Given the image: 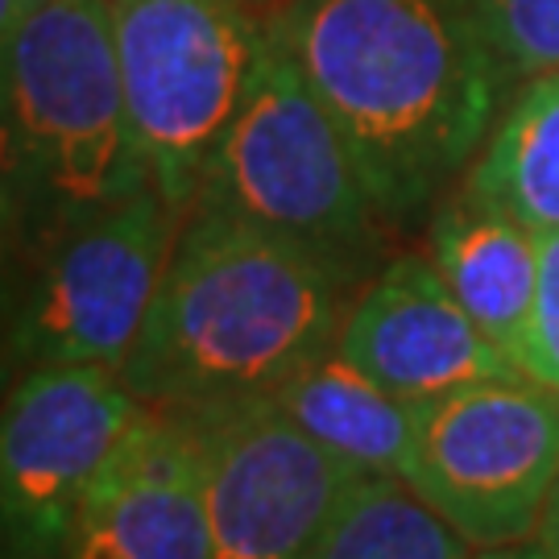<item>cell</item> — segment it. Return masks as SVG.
<instances>
[{"instance_id": "6da1fadb", "label": "cell", "mask_w": 559, "mask_h": 559, "mask_svg": "<svg viewBox=\"0 0 559 559\" xmlns=\"http://www.w3.org/2000/svg\"><path fill=\"white\" fill-rule=\"evenodd\" d=\"M274 25L390 224L468 175L510 100L473 0H282Z\"/></svg>"}, {"instance_id": "7a4b0ae2", "label": "cell", "mask_w": 559, "mask_h": 559, "mask_svg": "<svg viewBox=\"0 0 559 559\" xmlns=\"http://www.w3.org/2000/svg\"><path fill=\"white\" fill-rule=\"evenodd\" d=\"M353 295L316 253L191 207L120 378L150 411L270 399L336 348Z\"/></svg>"}, {"instance_id": "3957f363", "label": "cell", "mask_w": 559, "mask_h": 559, "mask_svg": "<svg viewBox=\"0 0 559 559\" xmlns=\"http://www.w3.org/2000/svg\"><path fill=\"white\" fill-rule=\"evenodd\" d=\"M4 41V245L34 258L154 187L120 80L112 0H46Z\"/></svg>"}, {"instance_id": "277c9868", "label": "cell", "mask_w": 559, "mask_h": 559, "mask_svg": "<svg viewBox=\"0 0 559 559\" xmlns=\"http://www.w3.org/2000/svg\"><path fill=\"white\" fill-rule=\"evenodd\" d=\"M195 207L299 245L353 290L381 270L390 221L360 179L336 120L282 46L278 25H270L249 92L203 170Z\"/></svg>"}, {"instance_id": "5b68a950", "label": "cell", "mask_w": 559, "mask_h": 559, "mask_svg": "<svg viewBox=\"0 0 559 559\" xmlns=\"http://www.w3.org/2000/svg\"><path fill=\"white\" fill-rule=\"evenodd\" d=\"M282 0H112L129 117L154 187L187 221L249 92Z\"/></svg>"}, {"instance_id": "8992f818", "label": "cell", "mask_w": 559, "mask_h": 559, "mask_svg": "<svg viewBox=\"0 0 559 559\" xmlns=\"http://www.w3.org/2000/svg\"><path fill=\"white\" fill-rule=\"evenodd\" d=\"M179 228V212L158 187H145L21 261L4 323L9 373L50 365L120 369L166 278Z\"/></svg>"}, {"instance_id": "52a82bcc", "label": "cell", "mask_w": 559, "mask_h": 559, "mask_svg": "<svg viewBox=\"0 0 559 559\" xmlns=\"http://www.w3.org/2000/svg\"><path fill=\"white\" fill-rule=\"evenodd\" d=\"M559 480V390L485 381L419 402L406 485L477 551L539 535Z\"/></svg>"}, {"instance_id": "ba28073f", "label": "cell", "mask_w": 559, "mask_h": 559, "mask_svg": "<svg viewBox=\"0 0 559 559\" xmlns=\"http://www.w3.org/2000/svg\"><path fill=\"white\" fill-rule=\"evenodd\" d=\"M145 406L120 369L50 365L9 385L0 431L4 559H67L87 489Z\"/></svg>"}, {"instance_id": "9c48e42d", "label": "cell", "mask_w": 559, "mask_h": 559, "mask_svg": "<svg viewBox=\"0 0 559 559\" xmlns=\"http://www.w3.org/2000/svg\"><path fill=\"white\" fill-rule=\"evenodd\" d=\"M207 456L212 559H307L365 468L311 440L274 399L179 411Z\"/></svg>"}, {"instance_id": "30bf717a", "label": "cell", "mask_w": 559, "mask_h": 559, "mask_svg": "<svg viewBox=\"0 0 559 559\" xmlns=\"http://www.w3.org/2000/svg\"><path fill=\"white\" fill-rule=\"evenodd\" d=\"M336 348L406 402H431L485 381L526 378L477 328L427 253L385 261L353 295Z\"/></svg>"}, {"instance_id": "8fae6325", "label": "cell", "mask_w": 559, "mask_h": 559, "mask_svg": "<svg viewBox=\"0 0 559 559\" xmlns=\"http://www.w3.org/2000/svg\"><path fill=\"white\" fill-rule=\"evenodd\" d=\"M67 559H212L207 456L195 423L145 406L87 489Z\"/></svg>"}, {"instance_id": "7c38bea8", "label": "cell", "mask_w": 559, "mask_h": 559, "mask_svg": "<svg viewBox=\"0 0 559 559\" xmlns=\"http://www.w3.org/2000/svg\"><path fill=\"white\" fill-rule=\"evenodd\" d=\"M427 258L480 332L519 357L539 295V233L460 187L431 207Z\"/></svg>"}, {"instance_id": "4fadbf2b", "label": "cell", "mask_w": 559, "mask_h": 559, "mask_svg": "<svg viewBox=\"0 0 559 559\" xmlns=\"http://www.w3.org/2000/svg\"><path fill=\"white\" fill-rule=\"evenodd\" d=\"M270 399L311 440L332 448L336 456L360 464L365 473L406 480V468L415 456L419 402L390 394L340 348H328L316 360H307Z\"/></svg>"}, {"instance_id": "5bb4252c", "label": "cell", "mask_w": 559, "mask_h": 559, "mask_svg": "<svg viewBox=\"0 0 559 559\" xmlns=\"http://www.w3.org/2000/svg\"><path fill=\"white\" fill-rule=\"evenodd\" d=\"M531 233H559V71L519 83L460 182Z\"/></svg>"}, {"instance_id": "9a60e30c", "label": "cell", "mask_w": 559, "mask_h": 559, "mask_svg": "<svg viewBox=\"0 0 559 559\" xmlns=\"http://www.w3.org/2000/svg\"><path fill=\"white\" fill-rule=\"evenodd\" d=\"M473 551L406 480L365 473L307 559H473Z\"/></svg>"}, {"instance_id": "2e32d148", "label": "cell", "mask_w": 559, "mask_h": 559, "mask_svg": "<svg viewBox=\"0 0 559 559\" xmlns=\"http://www.w3.org/2000/svg\"><path fill=\"white\" fill-rule=\"evenodd\" d=\"M510 87L559 71V0H473Z\"/></svg>"}, {"instance_id": "e0dca14e", "label": "cell", "mask_w": 559, "mask_h": 559, "mask_svg": "<svg viewBox=\"0 0 559 559\" xmlns=\"http://www.w3.org/2000/svg\"><path fill=\"white\" fill-rule=\"evenodd\" d=\"M514 360L531 381L559 390V233L539 237V295Z\"/></svg>"}, {"instance_id": "ac0fdd59", "label": "cell", "mask_w": 559, "mask_h": 559, "mask_svg": "<svg viewBox=\"0 0 559 559\" xmlns=\"http://www.w3.org/2000/svg\"><path fill=\"white\" fill-rule=\"evenodd\" d=\"M535 539L551 551V556L559 559V480L556 489H551V501H547V510H543V522H539V535Z\"/></svg>"}, {"instance_id": "d6986e66", "label": "cell", "mask_w": 559, "mask_h": 559, "mask_svg": "<svg viewBox=\"0 0 559 559\" xmlns=\"http://www.w3.org/2000/svg\"><path fill=\"white\" fill-rule=\"evenodd\" d=\"M46 0H0V29H9V25H17L29 9H38Z\"/></svg>"}, {"instance_id": "ffe728a7", "label": "cell", "mask_w": 559, "mask_h": 559, "mask_svg": "<svg viewBox=\"0 0 559 559\" xmlns=\"http://www.w3.org/2000/svg\"><path fill=\"white\" fill-rule=\"evenodd\" d=\"M473 559H531V543H519V547H489V551H473Z\"/></svg>"}, {"instance_id": "44dd1931", "label": "cell", "mask_w": 559, "mask_h": 559, "mask_svg": "<svg viewBox=\"0 0 559 559\" xmlns=\"http://www.w3.org/2000/svg\"><path fill=\"white\" fill-rule=\"evenodd\" d=\"M531 559H556V556H551V551H547L539 539H531Z\"/></svg>"}]
</instances>
